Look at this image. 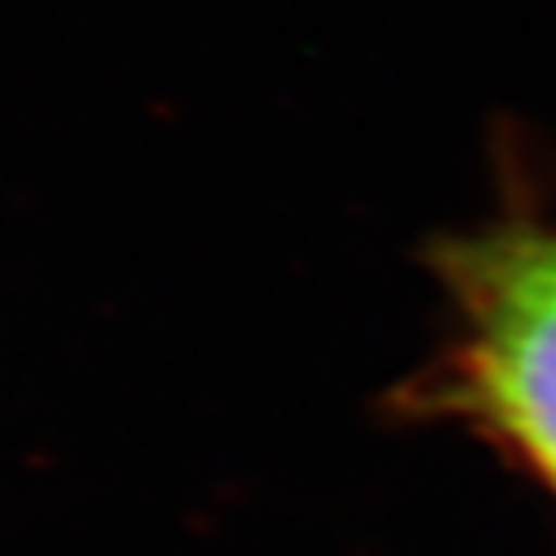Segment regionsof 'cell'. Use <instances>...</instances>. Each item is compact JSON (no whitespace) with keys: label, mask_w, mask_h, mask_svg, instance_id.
Returning <instances> with one entry per match:
<instances>
[{"label":"cell","mask_w":556,"mask_h":556,"mask_svg":"<svg viewBox=\"0 0 556 556\" xmlns=\"http://www.w3.org/2000/svg\"><path fill=\"white\" fill-rule=\"evenodd\" d=\"M460 309L444 399L556 495V228H486L441 252Z\"/></svg>","instance_id":"obj_1"}]
</instances>
